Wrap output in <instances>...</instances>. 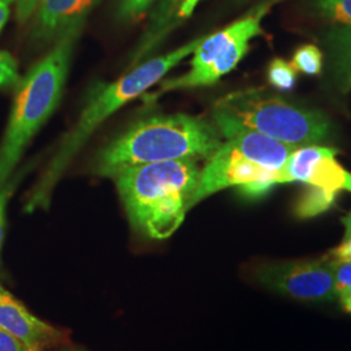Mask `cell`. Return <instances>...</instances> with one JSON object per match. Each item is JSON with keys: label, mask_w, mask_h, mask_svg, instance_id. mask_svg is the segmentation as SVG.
Wrapping results in <instances>:
<instances>
[{"label": "cell", "mask_w": 351, "mask_h": 351, "mask_svg": "<svg viewBox=\"0 0 351 351\" xmlns=\"http://www.w3.org/2000/svg\"><path fill=\"white\" fill-rule=\"evenodd\" d=\"M323 52L315 45H302L294 51L291 65L303 75H319L323 72Z\"/></svg>", "instance_id": "16"}, {"label": "cell", "mask_w": 351, "mask_h": 351, "mask_svg": "<svg viewBox=\"0 0 351 351\" xmlns=\"http://www.w3.org/2000/svg\"><path fill=\"white\" fill-rule=\"evenodd\" d=\"M201 168L184 159L136 165L113 176L133 228L151 239H169L191 210Z\"/></svg>", "instance_id": "3"}, {"label": "cell", "mask_w": 351, "mask_h": 351, "mask_svg": "<svg viewBox=\"0 0 351 351\" xmlns=\"http://www.w3.org/2000/svg\"><path fill=\"white\" fill-rule=\"evenodd\" d=\"M29 167H24L23 169L14 172V175L8 180V182L0 189V252L3 247V241L5 236V226H7V208L10 201L12 198L16 189L19 186V184L23 181L24 176L26 175Z\"/></svg>", "instance_id": "18"}, {"label": "cell", "mask_w": 351, "mask_h": 351, "mask_svg": "<svg viewBox=\"0 0 351 351\" xmlns=\"http://www.w3.org/2000/svg\"><path fill=\"white\" fill-rule=\"evenodd\" d=\"M323 45L328 53V68L332 84L341 94L351 91V27L330 26Z\"/></svg>", "instance_id": "13"}, {"label": "cell", "mask_w": 351, "mask_h": 351, "mask_svg": "<svg viewBox=\"0 0 351 351\" xmlns=\"http://www.w3.org/2000/svg\"><path fill=\"white\" fill-rule=\"evenodd\" d=\"M280 1L282 0H259L234 23L211 36L202 37L199 45L191 53L189 71L184 75L162 80L152 98L156 99L162 94L176 90L210 86L232 72L247 53L251 40L263 36L264 17Z\"/></svg>", "instance_id": "6"}, {"label": "cell", "mask_w": 351, "mask_h": 351, "mask_svg": "<svg viewBox=\"0 0 351 351\" xmlns=\"http://www.w3.org/2000/svg\"><path fill=\"white\" fill-rule=\"evenodd\" d=\"M267 77L271 86L277 90L290 91L295 86L297 71L293 68L291 63L281 58H275L268 65Z\"/></svg>", "instance_id": "17"}, {"label": "cell", "mask_w": 351, "mask_h": 351, "mask_svg": "<svg viewBox=\"0 0 351 351\" xmlns=\"http://www.w3.org/2000/svg\"><path fill=\"white\" fill-rule=\"evenodd\" d=\"M20 81L17 62L7 51H0V90L16 88Z\"/></svg>", "instance_id": "20"}, {"label": "cell", "mask_w": 351, "mask_h": 351, "mask_svg": "<svg viewBox=\"0 0 351 351\" xmlns=\"http://www.w3.org/2000/svg\"><path fill=\"white\" fill-rule=\"evenodd\" d=\"M0 328L36 351L56 343L60 337L56 328L32 314L3 285H0Z\"/></svg>", "instance_id": "11"}, {"label": "cell", "mask_w": 351, "mask_h": 351, "mask_svg": "<svg viewBox=\"0 0 351 351\" xmlns=\"http://www.w3.org/2000/svg\"><path fill=\"white\" fill-rule=\"evenodd\" d=\"M63 351H78V350H63Z\"/></svg>", "instance_id": "29"}, {"label": "cell", "mask_w": 351, "mask_h": 351, "mask_svg": "<svg viewBox=\"0 0 351 351\" xmlns=\"http://www.w3.org/2000/svg\"><path fill=\"white\" fill-rule=\"evenodd\" d=\"M330 258H351V221L349 223V234L339 247L330 251Z\"/></svg>", "instance_id": "24"}, {"label": "cell", "mask_w": 351, "mask_h": 351, "mask_svg": "<svg viewBox=\"0 0 351 351\" xmlns=\"http://www.w3.org/2000/svg\"><path fill=\"white\" fill-rule=\"evenodd\" d=\"M223 143L213 123L188 113L152 114L126 128L101 147L93 160V173L117 175L136 165L171 160H208Z\"/></svg>", "instance_id": "2"}, {"label": "cell", "mask_w": 351, "mask_h": 351, "mask_svg": "<svg viewBox=\"0 0 351 351\" xmlns=\"http://www.w3.org/2000/svg\"><path fill=\"white\" fill-rule=\"evenodd\" d=\"M101 0H40L32 37L37 42L56 40L71 26L85 24Z\"/></svg>", "instance_id": "12"}, {"label": "cell", "mask_w": 351, "mask_h": 351, "mask_svg": "<svg viewBox=\"0 0 351 351\" xmlns=\"http://www.w3.org/2000/svg\"><path fill=\"white\" fill-rule=\"evenodd\" d=\"M158 0H119L116 17L123 23H134L149 12Z\"/></svg>", "instance_id": "19"}, {"label": "cell", "mask_w": 351, "mask_h": 351, "mask_svg": "<svg viewBox=\"0 0 351 351\" xmlns=\"http://www.w3.org/2000/svg\"><path fill=\"white\" fill-rule=\"evenodd\" d=\"M339 150L324 145L297 147L280 169L281 184L301 182L335 193L348 191L351 173L337 162Z\"/></svg>", "instance_id": "9"}, {"label": "cell", "mask_w": 351, "mask_h": 351, "mask_svg": "<svg viewBox=\"0 0 351 351\" xmlns=\"http://www.w3.org/2000/svg\"><path fill=\"white\" fill-rule=\"evenodd\" d=\"M307 8L332 26L351 27V0H307Z\"/></svg>", "instance_id": "14"}, {"label": "cell", "mask_w": 351, "mask_h": 351, "mask_svg": "<svg viewBox=\"0 0 351 351\" xmlns=\"http://www.w3.org/2000/svg\"><path fill=\"white\" fill-rule=\"evenodd\" d=\"M40 0H17L16 7V16L20 23L27 21L36 11L39 5Z\"/></svg>", "instance_id": "23"}, {"label": "cell", "mask_w": 351, "mask_h": 351, "mask_svg": "<svg viewBox=\"0 0 351 351\" xmlns=\"http://www.w3.org/2000/svg\"><path fill=\"white\" fill-rule=\"evenodd\" d=\"M202 0H158L149 24L130 53L128 69L152 58L159 47L180 26L193 16Z\"/></svg>", "instance_id": "10"}, {"label": "cell", "mask_w": 351, "mask_h": 351, "mask_svg": "<svg viewBox=\"0 0 351 351\" xmlns=\"http://www.w3.org/2000/svg\"><path fill=\"white\" fill-rule=\"evenodd\" d=\"M12 3L10 0H0V32L7 24L10 17V5Z\"/></svg>", "instance_id": "25"}, {"label": "cell", "mask_w": 351, "mask_h": 351, "mask_svg": "<svg viewBox=\"0 0 351 351\" xmlns=\"http://www.w3.org/2000/svg\"><path fill=\"white\" fill-rule=\"evenodd\" d=\"M84 25L77 24L65 30L14 88L12 110L0 142V189L14 175L26 147L60 104Z\"/></svg>", "instance_id": "4"}, {"label": "cell", "mask_w": 351, "mask_h": 351, "mask_svg": "<svg viewBox=\"0 0 351 351\" xmlns=\"http://www.w3.org/2000/svg\"><path fill=\"white\" fill-rule=\"evenodd\" d=\"M256 280L265 288L298 301L337 298L330 258L265 264L256 271Z\"/></svg>", "instance_id": "8"}, {"label": "cell", "mask_w": 351, "mask_h": 351, "mask_svg": "<svg viewBox=\"0 0 351 351\" xmlns=\"http://www.w3.org/2000/svg\"><path fill=\"white\" fill-rule=\"evenodd\" d=\"M348 191H349V193H351V180H350V184H349V186H348Z\"/></svg>", "instance_id": "28"}, {"label": "cell", "mask_w": 351, "mask_h": 351, "mask_svg": "<svg viewBox=\"0 0 351 351\" xmlns=\"http://www.w3.org/2000/svg\"><path fill=\"white\" fill-rule=\"evenodd\" d=\"M0 351H36L0 328Z\"/></svg>", "instance_id": "22"}, {"label": "cell", "mask_w": 351, "mask_h": 351, "mask_svg": "<svg viewBox=\"0 0 351 351\" xmlns=\"http://www.w3.org/2000/svg\"><path fill=\"white\" fill-rule=\"evenodd\" d=\"M201 39L202 37L193 39L176 50L151 58L128 69L125 75L119 80L93 88L75 125L65 133L51 156L50 162L30 190L26 199L25 211L34 213L39 208H49L53 189L94 132L121 107L159 84L176 65L194 52Z\"/></svg>", "instance_id": "1"}, {"label": "cell", "mask_w": 351, "mask_h": 351, "mask_svg": "<svg viewBox=\"0 0 351 351\" xmlns=\"http://www.w3.org/2000/svg\"><path fill=\"white\" fill-rule=\"evenodd\" d=\"M215 108L241 125L295 147L323 145L335 133L326 113L294 104L264 88L229 93L215 103Z\"/></svg>", "instance_id": "5"}, {"label": "cell", "mask_w": 351, "mask_h": 351, "mask_svg": "<svg viewBox=\"0 0 351 351\" xmlns=\"http://www.w3.org/2000/svg\"><path fill=\"white\" fill-rule=\"evenodd\" d=\"M330 258V256H329ZM337 297L351 288V258H330Z\"/></svg>", "instance_id": "21"}, {"label": "cell", "mask_w": 351, "mask_h": 351, "mask_svg": "<svg viewBox=\"0 0 351 351\" xmlns=\"http://www.w3.org/2000/svg\"><path fill=\"white\" fill-rule=\"evenodd\" d=\"M337 198V194L329 193L323 189L307 186L295 203V213L302 219L314 217L326 213L332 207Z\"/></svg>", "instance_id": "15"}, {"label": "cell", "mask_w": 351, "mask_h": 351, "mask_svg": "<svg viewBox=\"0 0 351 351\" xmlns=\"http://www.w3.org/2000/svg\"><path fill=\"white\" fill-rule=\"evenodd\" d=\"M339 302H341V306L342 308L346 311V313H350L351 314V288L343 293H341L339 295Z\"/></svg>", "instance_id": "26"}, {"label": "cell", "mask_w": 351, "mask_h": 351, "mask_svg": "<svg viewBox=\"0 0 351 351\" xmlns=\"http://www.w3.org/2000/svg\"><path fill=\"white\" fill-rule=\"evenodd\" d=\"M281 185L280 169H269L239 155L223 141L221 146L206 160L190 207L224 189L237 188L247 198H258Z\"/></svg>", "instance_id": "7"}, {"label": "cell", "mask_w": 351, "mask_h": 351, "mask_svg": "<svg viewBox=\"0 0 351 351\" xmlns=\"http://www.w3.org/2000/svg\"><path fill=\"white\" fill-rule=\"evenodd\" d=\"M252 0H234V3L237 4V5H242V4H245V3H250Z\"/></svg>", "instance_id": "27"}]
</instances>
